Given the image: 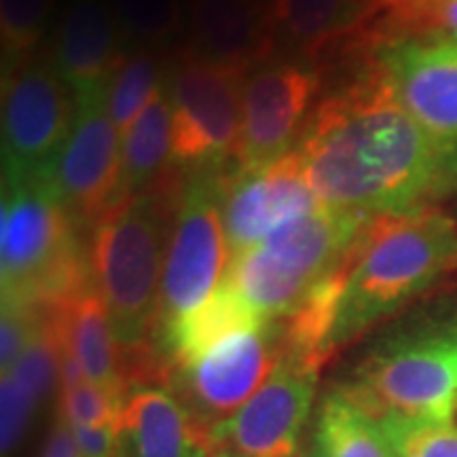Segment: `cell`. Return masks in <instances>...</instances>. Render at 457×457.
<instances>
[{"label":"cell","mask_w":457,"mask_h":457,"mask_svg":"<svg viewBox=\"0 0 457 457\" xmlns=\"http://www.w3.org/2000/svg\"><path fill=\"white\" fill-rule=\"evenodd\" d=\"M320 77L301 62H267L248 74L231 170H256L288 155L310 119Z\"/></svg>","instance_id":"cell-14"},{"label":"cell","mask_w":457,"mask_h":457,"mask_svg":"<svg viewBox=\"0 0 457 457\" xmlns=\"http://www.w3.org/2000/svg\"><path fill=\"white\" fill-rule=\"evenodd\" d=\"M449 328H451V333L457 337V324H455V327H449ZM455 420H457V411H455Z\"/></svg>","instance_id":"cell-35"},{"label":"cell","mask_w":457,"mask_h":457,"mask_svg":"<svg viewBox=\"0 0 457 457\" xmlns=\"http://www.w3.org/2000/svg\"><path fill=\"white\" fill-rule=\"evenodd\" d=\"M271 320L262 318L228 282H222L208 301L195 307L159 337L155 350L170 375L214 350L231 337L261 328Z\"/></svg>","instance_id":"cell-19"},{"label":"cell","mask_w":457,"mask_h":457,"mask_svg":"<svg viewBox=\"0 0 457 457\" xmlns=\"http://www.w3.org/2000/svg\"><path fill=\"white\" fill-rule=\"evenodd\" d=\"M284 358L282 322L236 335L170 375L171 392L210 434L261 390Z\"/></svg>","instance_id":"cell-10"},{"label":"cell","mask_w":457,"mask_h":457,"mask_svg":"<svg viewBox=\"0 0 457 457\" xmlns=\"http://www.w3.org/2000/svg\"><path fill=\"white\" fill-rule=\"evenodd\" d=\"M37 409V403L21 390L20 386L11 379L9 375H3L0 384V417H3V453L7 455L21 441L28 421Z\"/></svg>","instance_id":"cell-30"},{"label":"cell","mask_w":457,"mask_h":457,"mask_svg":"<svg viewBox=\"0 0 457 457\" xmlns=\"http://www.w3.org/2000/svg\"><path fill=\"white\" fill-rule=\"evenodd\" d=\"M3 305L57 307L94 284L77 222L51 179L3 182L0 212Z\"/></svg>","instance_id":"cell-4"},{"label":"cell","mask_w":457,"mask_h":457,"mask_svg":"<svg viewBox=\"0 0 457 457\" xmlns=\"http://www.w3.org/2000/svg\"><path fill=\"white\" fill-rule=\"evenodd\" d=\"M375 64L428 138L457 162V37L381 38Z\"/></svg>","instance_id":"cell-11"},{"label":"cell","mask_w":457,"mask_h":457,"mask_svg":"<svg viewBox=\"0 0 457 457\" xmlns=\"http://www.w3.org/2000/svg\"><path fill=\"white\" fill-rule=\"evenodd\" d=\"M370 216L320 208L284 222L254 248L231 256L225 282L267 320H282L318 279L350 254Z\"/></svg>","instance_id":"cell-5"},{"label":"cell","mask_w":457,"mask_h":457,"mask_svg":"<svg viewBox=\"0 0 457 457\" xmlns=\"http://www.w3.org/2000/svg\"><path fill=\"white\" fill-rule=\"evenodd\" d=\"M367 3H369V7H370V4H373V3H375V0H367Z\"/></svg>","instance_id":"cell-36"},{"label":"cell","mask_w":457,"mask_h":457,"mask_svg":"<svg viewBox=\"0 0 457 457\" xmlns=\"http://www.w3.org/2000/svg\"><path fill=\"white\" fill-rule=\"evenodd\" d=\"M162 87V64L151 51L140 49L123 57L106 89L108 112L119 134H125L136 123Z\"/></svg>","instance_id":"cell-24"},{"label":"cell","mask_w":457,"mask_h":457,"mask_svg":"<svg viewBox=\"0 0 457 457\" xmlns=\"http://www.w3.org/2000/svg\"><path fill=\"white\" fill-rule=\"evenodd\" d=\"M320 369L284 356L248 403L208 434L210 447L239 457H299Z\"/></svg>","instance_id":"cell-13"},{"label":"cell","mask_w":457,"mask_h":457,"mask_svg":"<svg viewBox=\"0 0 457 457\" xmlns=\"http://www.w3.org/2000/svg\"><path fill=\"white\" fill-rule=\"evenodd\" d=\"M270 0H188L193 51L253 71L276 54Z\"/></svg>","instance_id":"cell-18"},{"label":"cell","mask_w":457,"mask_h":457,"mask_svg":"<svg viewBox=\"0 0 457 457\" xmlns=\"http://www.w3.org/2000/svg\"><path fill=\"white\" fill-rule=\"evenodd\" d=\"M182 185L180 171L170 168L151 188L119 202L94 225L91 279L111 313L128 377L151 373L162 360L153 339L165 248Z\"/></svg>","instance_id":"cell-2"},{"label":"cell","mask_w":457,"mask_h":457,"mask_svg":"<svg viewBox=\"0 0 457 457\" xmlns=\"http://www.w3.org/2000/svg\"><path fill=\"white\" fill-rule=\"evenodd\" d=\"M125 398L85 381L60 390V417L68 426L119 424Z\"/></svg>","instance_id":"cell-28"},{"label":"cell","mask_w":457,"mask_h":457,"mask_svg":"<svg viewBox=\"0 0 457 457\" xmlns=\"http://www.w3.org/2000/svg\"><path fill=\"white\" fill-rule=\"evenodd\" d=\"M119 436L121 457L212 455L208 432L170 387L159 384H140L128 392Z\"/></svg>","instance_id":"cell-16"},{"label":"cell","mask_w":457,"mask_h":457,"mask_svg":"<svg viewBox=\"0 0 457 457\" xmlns=\"http://www.w3.org/2000/svg\"><path fill=\"white\" fill-rule=\"evenodd\" d=\"M77 98L55 64L28 60L3 81V179H51L68 136Z\"/></svg>","instance_id":"cell-9"},{"label":"cell","mask_w":457,"mask_h":457,"mask_svg":"<svg viewBox=\"0 0 457 457\" xmlns=\"http://www.w3.org/2000/svg\"><path fill=\"white\" fill-rule=\"evenodd\" d=\"M47 310L55 313L62 335L81 362L89 384L114 396L128 398L129 384L125 377L123 353L114 335L111 313L96 286L91 284L74 299Z\"/></svg>","instance_id":"cell-20"},{"label":"cell","mask_w":457,"mask_h":457,"mask_svg":"<svg viewBox=\"0 0 457 457\" xmlns=\"http://www.w3.org/2000/svg\"><path fill=\"white\" fill-rule=\"evenodd\" d=\"M54 0H0V41L4 64L28 60L43 38Z\"/></svg>","instance_id":"cell-26"},{"label":"cell","mask_w":457,"mask_h":457,"mask_svg":"<svg viewBox=\"0 0 457 457\" xmlns=\"http://www.w3.org/2000/svg\"><path fill=\"white\" fill-rule=\"evenodd\" d=\"M310 457H398V453L384 424L343 386L322 400Z\"/></svg>","instance_id":"cell-22"},{"label":"cell","mask_w":457,"mask_h":457,"mask_svg":"<svg viewBox=\"0 0 457 457\" xmlns=\"http://www.w3.org/2000/svg\"><path fill=\"white\" fill-rule=\"evenodd\" d=\"M121 30L104 0H74L62 17L55 38V68L74 98L108 89L121 66Z\"/></svg>","instance_id":"cell-17"},{"label":"cell","mask_w":457,"mask_h":457,"mask_svg":"<svg viewBox=\"0 0 457 457\" xmlns=\"http://www.w3.org/2000/svg\"><path fill=\"white\" fill-rule=\"evenodd\" d=\"M430 3H438V0H375V3L369 7L367 15L375 13L379 17H392V15H400V13H404V11L417 9V7H421V4H430Z\"/></svg>","instance_id":"cell-33"},{"label":"cell","mask_w":457,"mask_h":457,"mask_svg":"<svg viewBox=\"0 0 457 457\" xmlns=\"http://www.w3.org/2000/svg\"><path fill=\"white\" fill-rule=\"evenodd\" d=\"M111 7L121 37L142 47L168 43L185 26L180 0H112Z\"/></svg>","instance_id":"cell-25"},{"label":"cell","mask_w":457,"mask_h":457,"mask_svg":"<svg viewBox=\"0 0 457 457\" xmlns=\"http://www.w3.org/2000/svg\"><path fill=\"white\" fill-rule=\"evenodd\" d=\"M81 457H121L119 424L71 426Z\"/></svg>","instance_id":"cell-31"},{"label":"cell","mask_w":457,"mask_h":457,"mask_svg":"<svg viewBox=\"0 0 457 457\" xmlns=\"http://www.w3.org/2000/svg\"><path fill=\"white\" fill-rule=\"evenodd\" d=\"M367 0H270V28L276 51L286 47L318 57L364 20Z\"/></svg>","instance_id":"cell-21"},{"label":"cell","mask_w":457,"mask_h":457,"mask_svg":"<svg viewBox=\"0 0 457 457\" xmlns=\"http://www.w3.org/2000/svg\"><path fill=\"white\" fill-rule=\"evenodd\" d=\"M457 267V225L436 208L377 216L353 245L335 350L356 339Z\"/></svg>","instance_id":"cell-3"},{"label":"cell","mask_w":457,"mask_h":457,"mask_svg":"<svg viewBox=\"0 0 457 457\" xmlns=\"http://www.w3.org/2000/svg\"><path fill=\"white\" fill-rule=\"evenodd\" d=\"M108 112L106 87L77 98V114L51 182L77 225L94 227L119 204L121 142Z\"/></svg>","instance_id":"cell-12"},{"label":"cell","mask_w":457,"mask_h":457,"mask_svg":"<svg viewBox=\"0 0 457 457\" xmlns=\"http://www.w3.org/2000/svg\"><path fill=\"white\" fill-rule=\"evenodd\" d=\"M398 457H457V421H381Z\"/></svg>","instance_id":"cell-27"},{"label":"cell","mask_w":457,"mask_h":457,"mask_svg":"<svg viewBox=\"0 0 457 457\" xmlns=\"http://www.w3.org/2000/svg\"><path fill=\"white\" fill-rule=\"evenodd\" d=\"M171 165V104L168 85L123 134L121 191L119 202L145 193L162 179Z\"/></svg>","instance_id":"cell-23"},{"label":"cell","mask_w":457,"mask_h":457,"mask_svg":"<svg viewBox=\"0 0 457 457\" xmlns=\"http://www.w3.org/2000/svg\"><path fill=\"white\" fill-rule=\"evenodd\" d=\"M210 457H239L236 453H231V451H222V449H214L212 455Z\"/></svg>","instance_id":"cell-34"},{"label":"cell","mask_w":457,"mask_h":457,"mask_svg":"<svg viewBox=\"0 0 457 457\" xmlns=\"http://www.w3.org/2000/svg\"><path fill=\"white\" fill-rule=\"evenodd\" d=\"M347 390L379 421H455L457 337L447 328L392 343Z\"/></svg>","instance_id":"cell-7"},{"label":"cell","mask_w":457,"mask_h":457,"mask_svg":"<svg viewBox=\"0 0 457 457\" xmlns=\"http://www.w3.org/2000/svg\"><path fill=\"white\" fill-rule=\"evenodd\" d=\"M225 171L188 174L182 185L165 248L153 345L171 324L208 301L225 282L231 262L222 222Z\"/></svg>","instance_id":"cell-8"},{"label":"cell","mask_w":457,"mask_h":457,"mask_svg":"<svg viewBox=\"0 0 457 457\" xmlns=\"http://www.w3.org/2000/svg\"><path fill=\"white\" fill-rule=\"evenodd\" d=\"M324 208L299 151L256 170L222 174V222L231 256L254 248L284 222Z\"/></svg>","instance_id":"cell-15"},{"label":"cell","mask_w":457,"mask_h":457,"mask_svg":"<svg viewBox=\"0 0 457 457\" xmlns=\"http://www.w3.org/2000/svg\"><path fill=\"white\" fill-rule=\"evenodd\" d=\"M299 155L320 202L370 219L434 208L457 188V162L404 111L375 62L312 111Z\"/></svg>","instance_id":"cell-1"},{"label":"cell","mask_w":457,"mask_h":457,"mask_svg":"<svg viewBox=\"0 0 457 457\" xmlns=\"http://www.w3.org/2000/svg\"><path fill=\"white\" fill-rule=\"evenodd\" d=\"M43 457H81L77 443H74L71 426L66 421L60 420V424L54 428L47 445H45Z\"/></svg>","instance_id":"cell-32"},{"label":"cell","mask_w":457,"mask_h":457,"mask_svg":"<svg viewBox=\"0 0 457 457\" xmlns=\"http://www.w3.org/2000/svg\"><path fill=\"white\" fill-rule=\"evenodd\" d=\"M43 310L24 305H3V322H0V367L7 373L15 367L17 360L30 345L41 324Z\"/></svg>","instance_id":"cell-29"},{"label":"cell","mask_w":457,"mask_h":457,"mask_svg":"<svg viewBox=\"0 0 457 457\" xmlns=\"http://www.w3.org/2000/svg\"><path fill=\"white\" fill-rule=\"evenodd\" d=\"M248 74L193 49L182 54L168 81L171 168L188 176L233 165Z\"/></svg>","instance_id":"cell-6"}]
</instances>
